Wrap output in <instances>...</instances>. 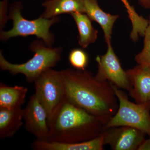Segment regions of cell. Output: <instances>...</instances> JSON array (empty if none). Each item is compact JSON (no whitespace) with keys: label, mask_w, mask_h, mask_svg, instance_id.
<instances>
[{"label":"cell","mask_w":150,"mask_h":150,"mask_svg":"<svg viewBox=\"0 0 150 150\" xmlns=\"http://www.w3.org/2000/svg\"><path fill=\"white\" fill-rule=\"evenodd\" d=\"M29 48L34 52V56L25 63L19 64L7 61L1 51V69L8 71L13 75L22 74L28 83H32L42 73L55 67L61 59V47L52 48L46 46L43 41L35 40L30 44Z\"/></svg>","instance_id":"obj_3"},{"label":"cell","mask_w":150,"mask_h":150,"mask_svg":"<svg viewBox=\"0 0 150 150\" xmlns=\"http://www.w3.org/2000/svg\"><path fill=\"white\" fill-rule=\"evenodd\" d=\"M85 13L100 25L104 33L105 43H111L113 25L119 17L118 15L107 13L100 8L98 0H84Z\"/></svg>","instance_id":"obj_11"},{"label":"cell","mask_w":150,"mask_h":150,"mask_svg":"<svg viewBox=\"0 0 150 150\" xmlns=\"http://www.w3.org/2000/svg\"><path fill=\"white\" fill-rule=\"evenodd\" d=\"M126 8L129 19L132 24V30L130 38L134 41H137L139 36H144L145 30L147 27L148 19L140 16L135 10L134 7L131 5L128 0H120Z\"/></svg>","instance_id":"obj_17"},{"label":"cell","mask_w":150,"mask_h":150,"mask_svg":"<svg viewBox=\"0 0 150 150\" xmlns=\"http://www.w3.org/2000/svg\"><path fill=\"white\" fill-rule=\"evenodd\" d=\"M107 46L105 54L96 58L98 66L96 77L100 80L107 81L118 88L129 92L131 87L127 72L122 68L111 43L107 44Z\"/></svg>","instance_id":"obj_7"},{"label":"cell","mask_w":150,"mask_h":150,"mask_svg":"<svg viewBox=\"0 0 150 150\" xmlns=\"http://www.w3.org/2000/svg\"><path fill=\"white\" fill-rule=\"evenodd\" d=\"M23 110L25 130L35 136L37 140L48 141V114L35 94L30 98L28 103Z\"/></svg>","instance_id":"obj_8"},{"label":"cell","mask_w":150,"mask_h":150,"mask_svg":"<svg viewBox=\"0 0 150 150\" xmlns=\"http://www.w3.org/2000/svg\"><path fill=\"white\" fill-rule=\"evenodd\" d=\"M60 72L67 99L106 125L119 106L112 84L98 79L86 70L69 69Z\"/></svg>","instance_id":"obj_1"},{"label":"cell","mask_w":150,"mask_h":150,"mask_svg":"<svg viewBox=\"0 0 150 150\" xmlns=\"http://www.w3.org/2000/svg\"><path fill=\"white\" fill-rule=\"evenodd\" d=\"M48 141L63 143L86 142L101 136L105 124L70 102L65 96L48 119Z\"/></svg>","instance_id":"obj_2"},{"label":"cell","mask_w":150,"mask_h":150,"mask_svg":"<svg viewBox=\"0 0 150 150\" xmlns=\"http://www.w3.org/2000/svg\"><path fill=\"white\" fill-rule=\"evenodd\" d=\"M103 134L93 139L74 143H63L36 139L33 143L35 150H103L104 149Z\"/></svg>","instance_id":"obj_12"},{"label":"cell","mask_w":150,"mask_h":150,"mask_svg":"<svg viewBox=\"0 0 150 150\" xmlns=\"http://www.w3.org/2000/svg\"><path fill=\"white\" fill-rule=\"evenodd\" d=\"M70 64L76 70L84 71L88 65V54L83 49L75 48L70 51L69 56Z\"/></svg>","instance_id":"obj_19"},{"label":"cell","mask_w":150,"mask_h":150,"mask_svg":"<svg viewBox=\"0 0 150 150\" xmlns=\"http://www.w3.org/2000/svg\"><path fill=\"white\" fill-rule=\"evenodd\" d=\"M28 89L22 86H14L0 83V108L21 107L24 104Z\"/></svg>","instance_id":"obj_16"},{"label":"cell","mask_w":150,"mask_h":150,"mask_svg":"<svg viewBox=\"0 0 150 150\" xmlns=\"http://www.w3.org/2000/svg\"><path fill=\"white\" fill-rule=\"evenodd\" d=\"M74 18L79 32L78 43L83 48L94 43L98 38V31L95 29L92 20L85 13L76 12L71 14Z\"/></svg>","instance_id":"obj_15"},{"label":"cell","mask_w":150,"mask_h":150,"mask_svg":"<svg viewBox=\"0 0 150 150\" xmlns=\"http://www.w3.org/2000/svg\"><path fill=\"white\" fill-rule=\"evenodd\" d=\"M23 110L21 107L0 108V139L11 137L23 125Z\"/></svg>","instance_id":"obj_14"},{"label":"cell","mask_w":150,"mask_h":150,"mask_svg":"<svg viewBox=\"0 0 150 150\" xmlns=\"http://www.w3.org/2000/svg\"></svg>","instance_id":"obj_23"},{"label":"cell","mask_w":150,"mask_h":150,"mask_svg":"<svg viewBox=\"0 0 150 150\" xmlns=\"http://www.w3.org/2000/svg\"><path fill=\"white\" fill-rule=\"evenodd\" d=\"M35 95L46 110L48 118L65 96V89L60 71L49 69L33 82Z\"/></svg>","instance_id":"obj_6"},{"label":"cell","mask_w":150,"mask_h":150,"mask_svg":"<svg viewBox=\"0 0 150 150\" xmlns=\"http://www.w3.org/2000/svg\"><path fill=\"white\" fill-rule=\"evenodd\" d=\"M144 37V47L142 51L135 56V60L138 65L150 70V15Z\"/></svg>","instance_id":"obj_18"},{"label":"cell","mask_w":150,"mask_h":150,"mask_svg":"<svg viewBox=\"0 0 150 150\" xmlns=\"http://www.w3.org/2000/svg\"><path fill=\"white\" fill-rule=\"evenodd\" d=\"M42 5L45 10L40 16L46 19L76 12L85 13L84 0H47Z\"/></svg>","instance_id":"obj_13"},{"label":"cell","mask_w":150,"mask_h":150,"mask_svg":"<svg viewBox=\"0 0 150 150\" xmlns=\"http://www.w3.org/2000/svg\"><path fill=\"white\" fill-rule=\"evenodd\" d=\"M103 134L105 145L113 150H138L145 140L142 131L129 126L110 127Z\"/></svg>","instance_id":"obj_9"},{"label":"cell","mask_w":150,"mask_h":150,"mask_svg":"<svg viewBox=\"0 0 150 150\" xmlns=\"http://www.w3.org/2000/svg\"><path fill=\"white\" fill-rule=\"evenodd\" d=\"M119 106L115 115L105 125L110 127L126 126L140 130L150 137V102L139 104L131 102L125 92L112 85Z\"/></svg>","instance_id":"obj_5"},{"label":"cell","mask_w":150,"mask_h":150,"mask_svg":"<svg viewBox=\"0 0 150 150\" xmlns=\"http://www.w3.org/2000/svg\"><path fill=\"white\" fill-rule=\"evenodd\" d=\"M8 0H3L1 2V28L4 26L9 17L7 15Z\"/></svg>","instance_id":"obj_20"},{"label":"cell","mask_w":150,"mask_h":150,"mask_svg":"<svg viewBox=\"0 0 150 150\" xmlns=\"http://www.w3.org/2000/svg\"><path fill=\"white\" fill-rule=\"evenodd\" d=\"M23 8L22 4L20 1L14 3L11 6L9 17L13 20V26L8 31H1V40L6 41L18 36L35 35L42 39L46 46L51 47L54 43L55 38L54 34L50 32V28L59 21V18L57 16L46 19L40 16L36 19L29 20L23 16Z\"/></svg>","instance_id":"obj_4"},{"label":"cell","mask_w":150,"mask_h":150,"mask_svg":"<svg viewBox=\"0 0 150 150\" xmlns=\"http://www.w3.org/2000/svg\"><path fill=\"white\" fill-rule=\"evenodd\" d=\"M138 150H150V137L148 139L145 140Z\"/></svg>","instance_id":"obj_21"},{"label":"cell","mask_w":150,"mask_h":150,"mask_svg":"<svg viewBox=\"0 0 150 150\" xmlns=\"http://www.w3.org/2000/svg\"><path fill=\"white\" fill-rule=\"evenodd\" d=\"M130 85V96L137 103L150 102V70L138 65L126 71Z\"/></svg>","instance_id":"obj_10"},{"label":"cell","mask_w":150,"mask_h":150,"mask_svg":"<svg viewBox=\"0 0 150 150\" xmlns=\"http://www.w3.org/2000/svg\"><path fill=\"white\" fill-rule=\"evenodd\" d=\"M139 3L143 8L150 9V0H138Z\"/></svg>","instance_id":"obj_22"}]
</instances>
